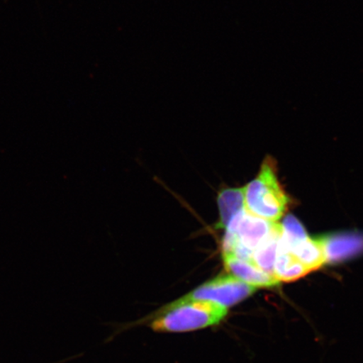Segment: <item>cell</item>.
<instances>
[{
    "mask_svg": "<svg viewBox=\"0 0 363 363\" xmlns=\"http://www.w3.org/2000/svg\"><path fill=\"white\" fill-rule=\"evenodd\" d=\"M308 271L293 253L278 247L274 263V277L281 282H292L308 274Z\"/></svg>",
    "mask_w": 363,
    "mask_h": 363,
    "instance_id": "9",
    "label": "cell"
},
{
    "mask_svg": "<svg viewBox=\"0 0 363 363\" xmlns=\"http://www.w3.org/2000/svg\"><path fill=\"white\" fill-rule=\"evenodd\" d=\"M278 225L245 210L225 229L222 240V256H233L252 262L255 250Z\"/></svg>",
    "mask_w": 363,
    "mask_h": 363,
    "instance_id": "3",
    "label": "cell"
},
{
    "mask_svg": "<svg viewBox=\"0 0 363 363\" xmlns=\"http://www.w3.org/2000/svg\"><path fill=\"white\" fill-rule=\"evenodd\" d=\"M289 252L293 253L310 272L320 269L326 262L324 246L320 238L308 237L295 244L290 248Z\"/></svg>",
    "mask_w": 363,
    "mask_h": 363,
    "instance_id": "8",
    "label": "cell"
},
{
    "mask_svg": "<svg viewBox=\"0 0 363 363\" xmlns=\"http://www.w3.org/2000/svg\"><path fill=\"white\" fill-rule=\"evenodd\" d=\"M257 289L233 275L222 274L199 286L183 298L189 301L211 302L228 308L245 301Z\"/></svg>",
    "mask_w": 363,
    "mask_h": 363,
    "instance_id": "4",
    "label": "cell"
},
{
    "mask_svg": "<svg viewBox=\"0 0 363 363\" xmlns=\"http://www.w3.org/2000/svg\"><path fill=\"white\" fill-rule=\"evenodd\" d=\"M281 224L277 225L275 230L253 253L252 263L263 271L274 277V263L278 253L279 242L281 235ZM275 278V277H274ZM276 279V278H275Z\"/></svg>",
    "mask_w": 363,
    "mask_h": 363,
    "instance_id": "10",
    "label": "cell"
},
{
    "mask_svg": "<svg viewBox=\"0 0 363 363\" xmlns=\"http://www.w3.org/2000/svg\"><path fill=\"white\" fill-rule=\"evenodd\" d=\"M219 206L220 220L218 226L226 229L235 217L246 210L243 189L222 190L217 199Z\"/></svg>",
    "mask_w": 363,
    "mask_h": 363,
    "instance_id": "7",
    "label": "cell"
},
{
    "mask_svg": "<svg viewBox=\"0 0 363 363\" xmlns=\"http://www.w3.org/2000/svg\"><path fill=\"white\" fill-rule=\"evenodd\" d=\"M243 189L247 211L254 216L276 222L287 210L289 198L281 188L271 158L263 162L256 179Z\"/></svg>",
    "mask_w": 363,
    "mask_h": 363,
    "instance_id": "2",
    "label": "cell"
},
{
    "mask_svg": "<svg viewBox=\"0 0 363 363\" xmlns=\"http://www.w3.org/2000/svg\"><path fill=\"white\" fill-rule=\"evenodd\" d=\"M326 262H340L363 252V237L357 234H340L320 238Z\"/></svg>",
    "mask_w": 363,
    "mask_h": 363,
    "instance_id": "6",
    "label": "cell"
},
{
    "mask_svg": "<svg viewBox=\"0 0 363 363\" xmlns=\"http://www.w3.org/2000/svg\"><path fill=\"white\" fill-rule=\"evenodd\" d=\"M222 258L225 269L230 274L253 287L269 289L279 284V281L274 276L267 274L251 262L229 255L222 256Z\"/></svg>",
    "mask_w": 363,
    "mask_h": 363,
    "instance_id": "5",
    "label": "cell"
},
{
    "mask_svg": "<svg viewBox=\"0 0 363 363\" xmlns=\"http://www.w3.org/2000/svg\"><path fill=\"white\" fill-rule=\"evenodd\" d=\"M227 313L217 303L181 298L159 311L150 326L157 333H187L219 324Z\"/></svg>",
    "mask_w": 363,
    "mask_h": 363,
    "instance_id": "1",
    "label": "cell"
}]
</instances>
